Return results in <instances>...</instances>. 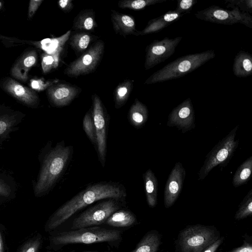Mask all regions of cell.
<instances>
[{"instance_id": "cell-1", "label": "cell", "mask_w": 252, "mask_h": 252, "mask_svg": "<svg viewBox=\"0 0 252 252\" xmlns=\"http://www.w3.org/2000/svg\"><path fill=\"white\" fill-rule=\"evenodd\" d=\"M126 196V189L121 184L100 182L91 184L53 213L46 223L45 230H54L80 210L98 200L109 198L122 200Z\"/></svg>"}, {"instance_id": "cell-2", "label": "cell", "mask_w": 252, "mask_h": 252, "mask_svg": "<svg viewBox=\"0 0 252 252\" xmlns=\"http://www.w3.org/2000/svg\"><path fill=\"white\" fill-rule=\"evenodd\" d=\"M73 154L71 146H66L64 141L50 147L44 155L37 180L34 183L35 196L48 193L65 172Z\"/></svg>"}, {"instance_id": "cell-3", "label": "cell", "mask_w": 252, "mask_h": 252, "mask_svg": "<svg viewBox=\"0 0 252 252\" xmlns=\"http://www.w3.org/2000/svg\"><path fill=\"white\" fill-rule=\"evenodd\" d=\"M215 56L214 50H208L180 57L153 73L144 84H152L182 77L197 69Z\"/></svg>"}, {"instance_id": "cell-4", "label": "cell", "mask_w": 252, "mask_h": 252, "mask_svg": "<svg viewBox=\"0 0 252 252\" xmlns=\"http://www.w3.org/2000/svg\"><path fill=\"white\" fill-rule=\"evenodd\" d=\"M121 232L97 226H91L61 232L51 239L55 245L72 244H91L101 242H113L120 240Z\"/></svg>"}, {"instance_id": "cell-5", "label": "cell", "mask_w": 252, "mask_h": 252, "mask_svg": "<svg viewBox=\"0 0 252 252\" xmlns=\"http://www.w3.org/2000/svg\"><path fill=\"white\" fill-rule=\"evenodd\" d=\"M239 126L232 129L207 155L198 173L199 180L204 179L216 166H225L227 164L239 145V140L235 139Z\"/></svg>"}, {"instance_id": "cell-6", "label": "cell", "mask_w": 252, "mask_h": 252, "mask_svg": "<svg viewBox=\"0 0 252 252\" xmlns=\"http://www.w3.org/2000/svg\"><path fill=\"white\" fill-rule=\"evenodd\" d=\"M219 233L211 227L200 225L189 226L179 234L180 252H202L219 238Z\"/></svg>"}, {"instance_id": "cell-7", "label": "cell", "mask_w": 252, "mask_h": 252, "mask_svg": "<svg viewBox=\"0 0 252 252\" xmlns=\"http://www.w3.org/2000/svg\"><path fill=\"white\" fill-rule=\"evenodd\" d=\"M121 200L109 198L89 208L73 220V230L100 225L120 207Z\"/></svg>"}, {"instance_id": "cell-8", "label": "cell", "mask_w": 252, "mask_h": 252, "mask_svg": "<svg viewBox=\"0 0 252 252\" xmlns=\"http://www.w3.org/2000/svg\"><path fill=\"white\" fill-rule=\"evenodd\" d=\"M197 18L205 21L222 25H232L240 23L252 28V16L240 11L237 7L228 10L213 5L194 13Z\"/></svg>"}, {"instance_id": "cell-9", "label": "cell", "mask_w": 252, "mask_h": 252, "mask_svg": "<svg viewBox=\"0 0 252 252\" xmlns=\"http://www.w3.org/2000/svg\"><path fill=\"white\" fill-rule=\"evenodd\" d=\"M104 49V42L98 41L69 64L64 69V74L68 77H77L92 73L101 61Z\"/></svg>"}, {"instance_id": "cell-10", "label": "cell", "mask_w": 252, "mask_h": 252, "mask_svg": "<svg viewBox=\"0 0 252 252\" xmlns=\"http://www.w3.org/2000/svg\"><path fill=\"white\" fill-rule=\"evenodd\" d=\"M182 38V36L174 38L165 37L162 39L155 40L149 44L146 48L145 69H150L170 57Z\"/></svg>"}, {"instance_id": "cell-11", "label": "cell", "mask_w": 252, "mask_h": 252, "mask_svg": "<svg viewBox=\"0 0 252 252\" xmlns=\"http://www.w3.org/2000/svg\"><path fill=\"white\" fill-rule=\"evenodd\" d=\"M92 116L96 137V147L101 165L105 166L107 149V120L102 101L96 94L92 96Z\"/></svg>"}, {"instance_id": "cell-12", "label": "cell", "mask_w": 252, "mask_h": 252, "mask_svg": "<svg viewBox=\"0 0 252 252\" xmlns=\"http://www.w3.org/2000/svg\"><path fill=\"white\" fill-rule=\"evenodd\" d=\"M167 126H176L182 133L195 127V114L190 98H188L172 109L168 115Z\"/></svg>"}, {"instance_id": "cell-13", "label": "cell", "mask_w": 252, "mask_h": 252, "mask_svg": "<svg viewBox=\"0 0 252 252\" xmlns=\"http://www.w3.org/2000/svg\"><path fill=\"white\" fill-rule=\"evenodd\" d=\"M186 170L182 164L176 162L169 174L164 190V204L166 208L171 207L182 191Z\"/></svg>"}, {"instance_id": "cell-14", "label": "cell", "mask_w": 252, "mask_h": 252, "mask_svg": "<svg viewBox=\"0 0 252 252\" xmlns=\"http://www.w3.org/2000/svg\"><path fill=\"white\" fill-rule=\"evenodd\" d=\"M81 90L78 86L66 83H56L47 89L50 102L56 107L69 104L79 94Z\"/></svg>"}, {"instance_id": "cell-15", "label": "cell", "mask_w": 252, "mask_h": 252, "mask_svg": "<svg viewBox=\"0 0 252 252\" xmlns=\"http://www.w3.org/2000/svg\"><path fill=\"white\" fill-rule=\"evenodd\" d=\"M3 89L14 98L30 106L38 104V97L34 91L8 78L3 83Z\"/></svg>"}, {"instance_id": "cell-16", "label": "cell", "mask_w": 252, "mask_h": 252, "mask_svg": "<svg viewBox=\"0 0 252 252\" xmlns=\"http://www.w3.org/2000/svg\"><path fill=\"white\" fill-rule=\"evenodd\" d=\"M24 114L6 108H0V146L11 132L18 128Z\"/></svg>"}, {"instance_id": "cell-17", "label": "cell", "mask_w": 252, "mask_h": 252, "mask_svg": "<svg viewBox=\"0 0 252 252\" xmlns=\"http://www.w3.org/2000/svg\"><path fill=\"white\" fill-rule=\"evenodd\" d=\"M184 14L174 10L168 11L165 13L156 18L150 20L145 28L141 31H138L137 36L160 32L173 23L178 21Z\"/></svg>"}, {"instance_id": "cell-18", "label": "cell", "mask_w": 252, "mask_h": 252, "mask_svg": "<svg viewBox=\"0 0 252 252\" xmlns=\"http://www.w3.org/2000/svg\"><path fill=\"white\" fill-rule=\"evenodd\" d=\"M111 19L116 33L124 36L131 34L137 36L138 31L136 29L135 22L132 16L112 11Z\"/></svg>"}, {"instance_id": "cell-19", "label": "cell", "mask_w": 252, "mask_h": 252, "mask_svg": "<svg viewBox=\"0 0 252 252\" xmlns=\"http://www.w3.org/2000/svg\"><path fill=\"white\" fill-rule=\"evenodd\" d=\"M37 54L35 51L26 52L17 61L11 69V75L23 81L28 78L29 69L36 62Z\"/></svg>"}, {"instance_id": "cell-20", "label": "cell", "mask_w": 252, "mask_h": 252, "mask_svg": "<svg viewBox=\"0 0 252 252\" xmlns=\"http://www.w3.org/2000/svg\"><path fill=\"white\" fill-rule=\"evenodd\" d=\"M234 74L239 77H245L252 73V56L241 50L236 55L232 66Z\"/></svg>"}, {"instance_id": "cell-21", "label": "cell", "mask_w": 252, "mask_h": 252, "mask_svg": "<svg viewBox=\"0 0 252 252\" xmlns=\"http://www.w3.org/2000/svg\"><path fill=\"white\" fill-rule=\"evenodd\" d=\"M143 178L147 203L149 207H155L158 200V180L151 169H148L143 173Z\"/></svg>"}, {"instance_id": "cell-22", "label": "cell", "mask_w": 252, "mask_h": 252, "mask_svg": "<svg viewBox=\"0 0 252 252\" xmlns=\"http://www.w3.org/2000/svg\"><path fill=\"white\" fill-rule=\"evenodd\" d=\"M130 124L135 128H140L146 124L148 118L147 106L136 98L131 106L128 114Z\"/></svg>"}, {"instance_id": "cell-23", "label": "cell", "mask_w": 252, "mask_h": 252, "mask_svg": "<svg viewBox=\"0 0 252 252\" xmlns=\"http://www.w3.org/2000/svg\"><path fill=\"white\" fill-rule=\"evenodd\" d=\"M161 236L156 230L148 232L131 252H157L160 244Z\"/></svg>"}, {"instance_id": "cell-24", "label": "cell", "mask_w": 252, "mask_h": 252, "mask_svg": "<svg viewBox=\"0 0 252 252\" xmlns=\"http://www.w3.org/2000/svg\"><path fill=\"white\" fill-rule=\"evenodd\" d=\"M94 13L92 9H87L80 12L75 18L73 29L83 32L93 31L96 27Z\"/></svg>"}, {"instance_id": "cell-25", "label": "cell", "mask_w": 252, "mask_h": 252, "mask_svg": "<svg viewBox=\"0 0 252 252\" xmlns=\"http://www.w3.org/2000/svg\"><path fill=\"white\" fill-rule=\"evenodd\" d=\"M136 218L131 212L121 210L113 213L106 220L107 224L117 227H128L133 225Z\"/></svg>"}, {"instance_id": "cell-26", "label": "cell", "mask_w": 252, "mask_h": 252, "mask_svg": "<svg viewBox=\"0 0 252 252\" xmlns=\"http://www.w3.org/2000/svg\"><path fill=\"white\" fill-rule=\"evenodd\" d=\"M252 172V156H250L236 170L232 179L235 188L246 184L250 180Z\"/></svg>"}, {"instance_id": "cell-27", "label": "cell", "mask_w": 252, "mask_h": 252, "mask_svg": "<svg viewBox=\"0 0 252 252\" xmlns=\"http://www.w3.org/2000/svg\"><path fill=\"white\" fill-rule=\"evenodd\" d=\"M132 81L129 80H126L117 86L114 92V101L116 108L119 109L125 104L132 90Z\"/></svg>"}, {"instance_id": "cell-28", "label": "cell", "mask_w": 252, "mask_h": 252, "mask_svg": "<svg viewBox=\"0 0 252 252\" xmlns=\"http://www.w3.org/2000/svg\"><path fill=\"white\" fill-rule=\"evenodd\" d=\"M92 40V35L86 32H77L70 38V45L76 51L82 52L88 47Z\"/></svg>"}, {"instance_id": "cell-29", "label": "cell", "mask_w": 252, "mask_h": 252, "mask_svg": "<svg viewBox=\"0 0 252 252\" xmlns=\"http://www.w3.org/2000/svg\"><path fill=\"white\" fill-rule=\"evenodd\" d=\"M166 0H123L118 2L119 7L123 9H130L139 10L145 7L162 3Z\"/></svg>"}, {"instance_id": "cell-30", "label": "cell", "mask_w": 252, "mask_h": 252, "mask_svg": "<svg viewBox=\"0 0 252 252\" xmlns=\"http://www.w3.org/2000/svg\"><path fill=\"white\" fill-rule=\"evenodd\" d=\"M252 214V189L244 198L239 209L235 215V219L240 220L246 218Z\"/></svg>"}, {"instance_id": "cell-31", "label": "cell", "mask_w": 252, "mask_h": 252, "mask_svg": "<svg viewBox=\"0 0 252 252\" xmlns=\"http://www.w3.org/2000/svg\"><path fill=\"white\" fill-rule=\"evenodd\" d=\"M83 128L88 138L92 144L96 146V137L92 114L87 112L83 120Z\"/></svg>"}, {"instance_id": "cell-32", "label": "cell", "mask_w": 252, "mask_h": 252, "mask_svg": "<svg viewBox=\"0 0 252 252\" xmlns=\"http://www.w3.org/2000/svg\"><path fill=\"white\" fill-rule=\"evenodd\" d=\"M61 53H56L43 55L41 66L44 73L49 72L52 69L56 68L58 66Z\"/></svg>"}, {"instance_id": "cell-33", "label": "cell", "mask_w": 252, "mask_h": 252, "mask_svg": "<svg viewBox=\"0 0 252 252\" xmlns=\"http://www.w3.org/2000/svg\"><path fill=\"white\" fill-rule=\"evenodd\" d=\"M16 187L11 181L0 176V199H10L14 195Z\"/></svg>"}, {"instance_id": "cell-34", "label": "cell", "mask_w": 252, "mask_h": 252, "mask_svg": "<svg viewBox=\"0 0 252 252\" xmlns=\"http://www.w3.org/2000/svg\"><path fill=\"white\" fill-rule=\"evenodd\" d=\"M225 3L227 8L237 7L242 12L249 14L252 12V0H226Z\"/></svg>"}, {"instance_id": "cell-35", "label": "cell", "mask_w": 252, "mask_h": 252, "mask_svg": "<svg viewBox=\"0 0 252 252\" xmlns=\"http://www.w3.org/2000/svg\"><path fill=\"white\" fill-rule=\"evenodd\" d=\"M41 242L40 235L35 236L25 243L18 252H38Z\"/></svg>"}, {"instance_id": "cell-36", "label": "cell", "mask_w": 252, "mask_h": 252, "mask_svg": "<svg viewBox=\"0 0 252 252\" xmlns=\"http://www.w3.org/2000/svg\"><path fill=\"white\" fill-rule=\"evenodd\" d=\"M197 2L196 0H179L175 10L185 15L189 13Z\"/></svg>"}, {"instance_id": "cell-37", "label": "cell", "mask_w": 252, "mask_h": 252, "mask_svg": "<svg viewBox=\"0 0 252 252\" xmlns=\"http://www.w3.org/2000/svg\"><path fill=\"white\" fill-rule=\"evenodd\" d=\"M58 80L45 81L43 79H32L31 81V86L32 89L38 91H43L51 86L57 83Z\"/></svg>"}, {"instance_id": "cell-38", "label": "cell", "mask_w": 252, "mask_h": 252, "mask_svg": "<svg viewBox=\"0 0 252 252\" xmlns=\"http://www.w3.org/2000/svg\"><path fill=\"white\" fill-rule=\"evenodd\" d=\"M43 2L42 0H31L30 1L29 6V17L31 18L33 16L39 6Z\"/></svg>"}, {"instance_id": "cell-39", "label": "cell", "mask_w": 252, "mask_h": 252, "mask_svg": "<svg viewBox=\"0 0 252 252\" xmlns=\"http://www.w3.org/2000/svg\"><path fill=\"white\" fill-rule=\"evenodd\" d=\"M60 7L64 12L70 11L73 8L72 0H61L58 2Z\"/></svg>"}, {"instance_id": "cell-40", "label": "cell", "mask_w": 252, "mask_h": 252, "mask_svg": "<svg viewBox=\"0 0 252 252\" xmlns=\"http://www.w3.org/2000/svg\"><path fill=\"white\" fill-rule=\"evenodd\" d=\"M223 241L222 238H219L211 245L205 248L202 252H216L221 245Z\"/></svg>"}, {"instance_id": "cell-41", "label": "cell", "mask_w": 252, "mask_h": 252, "mask_svg": "<svg viewBox=\"0 0 252 252\" xmlns=\"http://www.w3.org/2000/svg\"><path fill=\"white\" fill-rule=\"evenodd\" d=\"M229 252H252V245L251 243L245 242L242 246Z\"/></svg>"}, {"instance_id": "cell-42", "label": "cell", "mask_w": 252, "mask_h": 252, "mask_svg": "<svg viewBox=\"0 0 252 252\" xmlns=\"http://www.w3.org/2000/svg\"><path fill=\"white\" fill-rule=\"evenodd\" d=\"M0 252H4V245L2 235L0 231Z\"/></svg>"}, {"instance_id": "cell-43", "label": "cell", "mask_w": 252, "mask_h": 252, "mask_svg": "<svg viewBox=\"0 0 252 252\" xmlns=\"http://www.w3.org/2000/svg\"></svg>"}, {"instance_id": "cell-44", "label": "cell", "mask_w": 252, "mask_h": 252, "mask_svg": "<svg viewBox=\"0 0 252 252\" xmlns=\"http://www.w3.org/2000/svg\"><path fill=\"white\" fill-rule=\"evenodd\" d=\"M0 5H1V3H0Z\"/></svg>"}]
</instances>
